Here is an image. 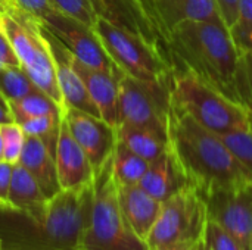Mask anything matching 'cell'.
I'll list each match as a JSON object with an SVG mask.
<instances>
[{
    "instance_id": "obj_28",
    "label": "cell",
    "mask_w": 252,
    "mask_h": 250,
    "mask_svg": "<svg viewBox=\"0 0 252 250\" xmlns=\"http://www.w3.org/2000/svg\"><path fill=\"white\" fill-rule=\"evenodd\" d=\"M220 137L223 139L226 146L232 150V153L236 156V159L252 175V130L236 131Z\"/></svg>"
},
{
    "instance_id": "obj_2",
    "label": "cell",
    "mask_w": 252,
    "mask_h": 250,
    "mask_svg": "<svg viewBox=\"0 0 252 250\" xmlns=\"http://www.w3.org/2000/svg\"><path fill=\"white\" fill-rule=\"evenodd\" d=\"M165 47L173 69L193 74L242 105L238 90L241 53L223 21L185 22L168 34Z\"/></svg>"
},
{
    "instance_id": "obj_14",
    "label": "cell",
    "mask_w": 252,
    "mask_h": 250,
    "mask_svg": "<svg viewBox=\"0 0 252 250\" xmlns=\"http://www.w3.org/2000/svg\"><path fill=\"white\" fill-rule=\"evenodd\" d=\"M55 159H56L58 180H59V186L62 190L80 189L93 183L94 169L86 152L74 139L63 118V113H62L61 125H59Z\"/></svg>"
},
{
    "instance_id": "obj_25",
    "label": "cell",
    "mask_w": 252,
    "mask_h": 250,
    "mask_svg": "<svg viewBox=\"0 0 252 250\" xmlns=\"http://www.w3.org/2000/svg\"><path fill=\"white\" fill-rule=\"evenodd\" d=\"M40 90L27 75L22 66H0V93L6 102L22 99Z\"/></svg>"
},
{
    "instance_id": "obj_43",
    "label": "cell",
    "mask_w": 252,
    "mask_h": 250,
    "mask_svg": "<svg viewBox=\"0 0 252 250\" xmlns=\"http://www.w3.org/2000/svg\"><path fill=\"white\" fill-rule=\"evenodd\" d=\"M0 250H1V240H0Z\"/></svg>"
},
{
    "instance_id": "obj_26",
    "label": "cell",
    "mask_w": 252,
    "mask_h": 250,
    "mask_svg": "<svg viewBox=\"0 0 252 250\" xmlns=\"http://www.w3.org/2000/svg\"><path fill=\"white\" fill-rule=\"evenodd\" d=\"M229 32L241 55L252 53V0H239L238 15Z\"/></svg>"
},
{
    "instance_id": "obj_8",
    "label": "cell",
    "mask_w": 252,
    "mask_h": 250,
    "mask_svg": "<svg viewBox=\"0 0 252 250\" xmlns=\"http://www.w3.org/2000/svg\"><path fill=\"white\" fill-rule=\"evenodd\" d=\"M207 221L204 199L189 186L162 202L146 245L152 250L192 249L204 239Z\"/></svg>"
},
{
    "instance_id": "obj_41",
    "label": "cell",
    "mask_w": 252,
    "mask_h": 250,
    "mask_svg": "<svg viewBox=\"0 0 252 250\" xmlns=\"http://www.w3.org/2000/svg\"><path fill=\"white\" fill-rule=\"evenodd\" d=\"M248 111V115H250V121H251V130H252V111H250V109H247Z\"/></svg>"
},
{
    "instance_id": "obj_3",
    "label": "cell",
    "mask_w": 252,
    "mask_h": 250,
    "mask_svg": "<svg viewBox=\"0 0 252 250\" xmlns=\"http://www.w3.org/2000/svg\"><path fill=\"white\" fill-rule=\"evenodd\" d=\"M168 143L190 186L201 194L252 183V175L223 139L198 124L173 99L168 113Z\"/></svg>"
},
{
    "instance_id": "obj_12",
    "label": "cell",
    "mask_w": 252,
    "mask_h": 250,
    "mask_svg": "<svg viewBox=\"0 0 252 250\" xmlns=\"http://www.w3.org/2000/svg\"><path fill=\"white\" fill-rule=\"evenodd\" d=\"M63 118L81 149L86 152L94 172L112 156L117 146V128L108 124L100 116H94L65 106Z\"/></svg>"
},
{
    "instance_id": "obj_15",
    "label": "cell",
    "mask_w": 252,
    "mask_h": 250,
    "mask_svg": "<svg viewBox=\"0 0 252 250\" xmlns=\"http://www.w3.org/2000/svg\"><path fill=\"white\" fill-rule=\"evenodd\" d=\"M44 37L49 41L53 59H55V68H56V80L58 85L62 94V100L65 106L75 108L78 111H83L86 113L100 116V112L90 97L83 80L74 69L71 63V52L44 27ZM102 118V116H100Z\"/></svg>"
},
{
    "instance_id": "obj_31",
    "label": "cell",
    "mask_w": 252,
    "mask_h": 250,
    "mask_svg": "<svg viewBox=\"0 0 252 250\" xmlns=\"http://www.w3.org/2000/svg\"><path fill=\"white\" fill-rule=\"evenodd\" d=\"M238 90L241 103L252 111V53L241 55V66L238 72Z\"/></svg>"
},
{
    "instance_id": "obj_19",
    "label": "cell",
    "mask_w": 252,
    "mask_h": 250,
    "mask_svg": "<svg viewBox=\"0 0 252 250\" xmlns=\"http://www.w3.org/2000/svg\"><path fill=\"white\" fill-rule=\"evenodd\" d=\"M139 186L159 202H165L171 196L189 187L190 183L174 152L168 147L165 153L149 164V168Z\"/></svg>"
},
{
    "instance_id": "obj_27",
    "label": "cell",
    "mask_w": 252,
    "mask_h": 250,
    "mask_svg": "<svg viewBox=\"0 0 252 250\" xmlns=\"http://www.w3.org/2000/svg\"><path fill=\"white\" fill-rule=\"evenodd\" d=\"M0 133L3 137V147H4V161L15 165L19 162L27 134L24 133L22 127L19 124L7 122L0 124Z\"/></svg>"
},
{
    "instance_id": "obj_20",
    "label": "cell",
    "mask_w": 252,
    "mask_h": 250,
    "mask_svg": "<svg viewBox=\"0 0 252 250\" xmlns=\"http://www.w3.org/2000/svg\"><path fill=\"white\" fill-rule=\"evenodd\" d=\"M18 164H21L35 178L47 199H52L62 190L58 180L55 155L40 137L27 136Z\"/></svg>"
},
{
    "instance_id": "obj_37",
    "label": "cell",
    "mask_w": 252,
    "mask_h": 250,
    "mask_svg": "<svg viewBox=\"0 0 252 250\" xmlns=\"http://www.w3.org/2000/svg\"><path fill=\"white\" fill-rule=\"evenodd\" d=\"M0 161H4V147H3V137L0 133Z\"/></svg>"
},
{
    "instance_id": "obj_13",
    "label": "cell",
    "mask_w": 252,
    "mask_h": 250,
    "mask_svg": "<svg viewBox=\"0 0 252 250\" xmlns=\"http://www.w3.org/2000/svg\"><path fill=\"white\" fill-rule=\"evenodd\" d=\"M140 4L164 43L185 22L223 21L216 0H140Z\"/></svg>"
},
{
    "instance_id": "obj_18",
    "label": "cell",
    "mask_w": 252,
    "mask_h": 250,
    "mask_svg": "<svg viewBox=\"0 0 252 250\" xmlns=\"http://www.w3.org/2000/svg\"><path fill=\"white\" fill-rule=\"evenodd\" d=\"M118 199L126 221L134 234L146 243L159 217L162 202L151 196L139 184L118 186Z\"/></svg>"
},
{
    "instance_id": "obj_5",
    "label": "cell",
    "mask_w": 252,
    "mask_h": 250,
    "mask_svg": "<svg viewBox=\"0 0 252 250\" xmlns=\"http://www.w3.org/2000/svg\"><path fill=\"white\" fill-rule=\"evenodd\" d=\"M171 99L198 124L219 136L251 130L245 106L188 71L173 69Z\"/></svg>"
},
{
    "instance_id": "obj_7",
    "label": "cell",
    "mask_w": 252,
    "mask_h": 250,
    "mask_svg": "<svg viewBox=\"0 0 252 250\" xmlns=\"http://www.w3.org/2000/svg\"><path fill=\"white\" fill-rule=\"evenodd\" d=\"M93 29L106 53L126 75L155 84H171L173 66L164 50L100 16Z\"/></svg>"
},
{
    "instance_id": "obj_33",
    "label": "cell",
    "mask_w": 252,
    "mask_h": 250,
    "mask_svg": "<svg viewBox=\"0 0 252 250\" xmlns=\"http://www.w3.org/2000/svg\"><path fill=\"white\" fill-rule=\"evenodd\" d=\"M12 172H13V165L6 161H0V206L1 208H10L9 189L12 181Z\"/></svg>"
},
{
    "instance_id": "obj_32",
    "label": "cell",
    "mask_w": 252,
    "mask_h": 250,
    "mask_svg": "<svg viewBox=\"0 0 252 250\" xmlns=\"http://www.w3.org/2000/svg\"><path fill=\"white\" fill-rule=\"evenodd\" d=\"M10 1L38 21H43L50 13L56 12V9L52 6L49 0H10Z\"/></svg>"
},
{
    "instance_id": "obj_22",
    "label": "cell",
    "mask_w": 252,
    "mask_h": 250,
    "mask_svg": "<svg viewBox=\"0 0 252 250\" xmlns=\"http://www.w3.org/2000/svg\"><path fill=\"white\" fill-rule=\"evenodd\" d=\"M117 137L118 141L126 144L131 152H134L149 164L158 159L170 147L168 137L128 124H120L117 127Z\"/></svg>"
},
{
    "instance_id": "obj_40",
    "label": "cell",
    "mask_w": 252,
    "mask_h": 250,
    "mask_svg": "<svg viewBox=\"0 0 252 250\" xmlns=\"http://www.w3.org/2000/svg\"><path fill=\"white\" fill-rule=\"evenodd\" d=\"M0 105H4V106H7V102H6V99L1 96V93H0Z\"/></svg>"
},
{
    "instance_id": "obj_35",
    "label": "cell",
    "mask_w": 252,
    "mask_h": 250,
    "mask_svg": "<svg viewBox=\"0 0 252 250\" xmlns=\"http://www.w3.org/2000/svg\"><path fill=\"white\" fill-rule=\"evenodd\" d=\"M216 3L219 6V10L221 13V18H223L224 24L227 27H230L235 22L236 15H238L239 0H216Z\"/></svg>"
},
{
    "instance_id": "obj_39",
    "label": "cell",
    "mask_w": 252,
    "mask_h": 250,
    "mask_svg": "<svg viewBox=\"0 0 252 250\" xmlns=\"http://www.w3.org/2000/svg\"><path fill=\"white\" fill-rule=\"evenodd\" d=\"M198 250H210L208 249V246L205 245V242H204V239L199 242V245H198Z\"/></svg>"
},
{
    "instance_id": "obj_44",
    "label": "cell",
    "mask_w": 252,
    "mask_h": 250,
    "mask_svg": "<svg viewBox=\"0 0 252 250\" xmlns=\"http://www.w3.org/2000/svg\"><path fill=\"white\" fill-rule=\"evenodd\" d=\"M146 250H152V249H149V248H148V249H146Z\"/></svg>"
},
{
    "instance_id": "obj_23",
    "label": "cell",
    "mask_w": 252,
    "mask_h": 250,
    "mask_svg": "<svg viewBox=\"0 0 252 250\" xmlns=\"http://www.w3.org/2000/svg\"><path fill=\"white\" fill-rule=\"evenodd\" d=\"M7 106L16 124L43 115H61L65 109L41 90L32 91L22 99L10 100L7 102Z\"/></svg>"
},
{
    "instance_id": "obj_38",
    "label": "cell",
    "mask_w": 252,
    "mask_h": 250,
    "mask_svg": "<svg viewBox=\"0 0 252 250\" xmlns=\"http://www.w3.org/2000/svg\"><path fill=\"white\" fill-rule=\"evenodd\" d=\"M9 1H10V0H0V13L6 12V7H7Z\"/></svg>"
},
{
    "instance_id": "obj_24",
    "label": "cell",
    "mask_w": 252,
    "mask_h": 250,
    "mask_svg": "<svg viewBox=\"0 0 252 250\" xmlns=\"http://www.w3.org/2000/svg\"><path fill=\"white\" fill-rule=\"evenodd\" d=\"M149 168V162L131 152L126 144L117 141L112 153V171L118 186L139 184Z\"/></svg>"
},
{
    "instance_id": "obj_34",
    "label": "cell",
    "mask_w": 252,
    "mask_h": 250,
    "mask_svg": "<svg viewBox=\"0 0 252 250\" xmlns=\"http://www.w3.org/2000/svg\"><path fill=\"white\" fill-rule=\"evenodd\" d=\"M0 66H21L15 49L12 47L9 38L0 29Z\"/></svg>"
},
{
    "instance_id": "obj_36",
    "label": "cell",
    "mask_w": 252,
    "mask_h": 250,
    "mask_svg": "<svg viewBox=\"0 0 252 250\" xmlns=\"http://www.w3.org/2000/svg\"><path fill=\"white\" fill-rule=\"evenodd\" d=\"M7 122H13L10 109H9V106L0 105V124H7Z\"/></svg>"
},
{
    "instance_id": "obj_17",
    "label": "cell",
    "mask_w": 252,
    "mask_h": 250,
    "mask_svg": "<svg viewBox=\"0 0 252 250\" xmlns=\"http://www.w3.org/2000/svg\"><path fill=\"white\" fill-rule=\"evenodd\" d=\"M71 63L96 103L102 119L112 127L120 125V80L102 69L92 68L71 53Z\"/></svg>"
},
{
    "instance_id": "obj_16",
    "label": "cell",
    "mask_w": 252,
    "mask_h": 250,
    "mask_svg": "<svg viewBox=\"0 0 252 250\" xmlns=\"http://www.w3.org/2000/svg\"><path fill=\"white\" fill-rule=\"evenodd\" d=\"M97 16L121 27L167 53L164 40L145 13L140 0H89ZM168 56V55H167Z\"/></svg>"
},
{
    "instance_id": "obj_1",
    "label": "cell",
    "mask_w": 252,
    "mask_h": 250,
    "mask_svg": "<svg viewBox=\"0 0 252 250\" xmlns=\"http://www.w3.org/2000/svg\"><path fill=\"white\" fill-rule=\"evenodd\" d=\"M92 200L93 183L61 190L40 220L0 206L1 250H80Z\"/></svg>"
},
{
    "instance_id": "obj_21",
    "label": "cell",
    "mask_w": 252,
    "mask_h": 250,
    "mask_svg": "<svg viewBox=\"0 0 252 250\" xmlns=\"http://www.w3.org/2000/svg\"><path fill=\"white\" fill-rule=\"evenodd\" d=\"M47 203L49 199L35 178L21 164H15L9 189V206L32 220H40Z\"/></svg>"
},
{
    "instance_id": "obj_9",
    "label": "cell",
    "mask_w": 252,
    "mask_h": 250,
    "mask_svg": "<svg viewBox=\"0 0 252 250\" xmlns=\"http://www.w3.org/2000/svg\"><path fill=\"white\" fill-rule=\"evenodd\" d=\"M171 84H155L123 75L120 80V124L168 137Z\"/></svg>"
},
{
    "instance_id": "obj_29",
    "label": "cell",
    "mask_w": 252,
    "mask_h": 250,
    "mask_svg": "<svg viewBox=\"0 0 252 250\" xmlns=\"http://www.w3.org/2000/svg\"><path fill=\"white\" fill-rule=\"evenodd\" d=\"M49 1L58 12L71 16L74 19H78L89 27H93L97 19V15L89 0H49Z\"/></svg>"
},
{
    "instance_id": "obj_42",
    "label": "cell",
    "mask_w": 252,
    "mask_h": 250,
    "mask_svg": "<svg viewBox=\"0 0 252 250\" xmlns=\"http://www.w3.org/2000/svg\"><path fill=\"white\" fill-rule=\"evenodd\" d=\"M198 245H199V243H198ZM198 245H196V246H193L192 249H188V250H198Z\"/></svg>"
},
{
    "instance_id": "obj_30",
    "label": "cell",
    "mask_w": 252,
    "mask_h": 250,
    "mask_svg": "<svg viewBox=\"0 0 252 250\" xmlns=\"http://www.w3.org/2000/svg\"><path fill=\"white\" fill-rule=\"evenodd\" d=\"M204 242L210 250H244L227 231L211 220L207 221Z\"/></svg>"
},
{
    "instance_id": "obj_4",
    "label": "cell",
    "mask_w": 252,
    "mask_h": 250,
    "mask_svg": "<svg viewBox=\"0 0 252 250\" xmlns=\"http://www.w3.org/2000/svg\"><path fill=\"white\" fill-rule=\"evenodd\" d=\"M120 206L118 184L112 171V156L94 172L90 217L83 233L80 250H146Z\"/></svg>"
},
{
    "instance_id": "obj_10",
    "label": "cell",
    "mask_w": 252,
    "mask_h": 250,
    "mask_svg": "<svg viewBox=\"0 0 252 250\" xmlns=\"http://www.w3.org/2000/svg\"><path fill=\"white\" fill-rule=\"evenodd\" d=\"M208 220L227 231L244 250H252V183L213 190L204 196Z\"/></svg>"
},
{
    "instance_id": "obj_6",
    "label": "cell",
    "mask_w": 252,
    "mask_h": 250,
    "mask_svg": "<svg viewBox=\"0 0 252 250\" xmlns=\"http://www.w3.org/2000/svg\"><path fill=\"white\" fill-rule=\"evenodd\" d=\"M0 29L9 38L19 63L32 83L65 108L56 80L55 59L38 19L9 1L0 13Z\"/></svg>"
},
{
    "instance_id": "obj_11",
    "label": "cell",
    "mask_w": 252,
    "mask_h": 250,
    "mask_svg": "<svg viewBox=\"0 0 252 250\" xmlns=\"http://www.w3.org/2000/svg\"><path fill=\"white\" fill-rule=\"evenodd\" d=\"M40 22L78 60L92 68L112 74L117 78H123L124 72L115 65V62L106 53L93 27H89L81 21L66 16L58 10L50 13Z\"/></svg>"
}]
</instances>
